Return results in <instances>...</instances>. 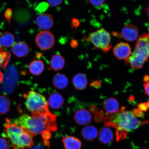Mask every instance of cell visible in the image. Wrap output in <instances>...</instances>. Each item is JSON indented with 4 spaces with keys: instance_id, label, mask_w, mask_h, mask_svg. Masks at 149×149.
<instances>
[{
    "instance_id": "cell-9",
    "label": "cell",
    "mask_w": 149,
    "mask_h": 149,
    "mask_svg": "<svg viewBox=\"0 0 149 149\" xmlns=\"http://www.w3.org/2000/svg\"><path fill=\"white\" fill-rule=\"evenodd\" d=\"M36 22L37 26L44 30L51 29L54 23L51 15L44 13L39 15L36 18Z\"/></svg>"
},
{
    "instance_id": "cell-27",
    "label": "cell",
    "mask_w": 149,
    "mask_h": 149,
    "mask_svg": "<svg viewBox=\"0 0 149 149\" xmlns=\"http://www.w3.org/2000/svg\"><path fill=\"white\" fill-rule=\"evenodd\" d=\"M0 149H10L8 141L3 138H0Z\"/></svg>"
},
{
    "instance_id": "cell-28",
    "label": "cell",
    "mask_w": 149,
    "mask_h": 149,
    "mask_svg": "<svg viewBox=\"0 0 149 149\" xmlns=\"http://www.w3.org/2000/svg\"><path fill=\"white\" fill-rule=\"evenodd\" d=\"M89 3L94 6L100 8L105 4L106 1H89Z\"/></svg>"
},
{
    "instance_id": "cell-15",
    "label": "cell",
    "mask_w": 149,
    "mask_h": 149,
    "mask_svg": "<svg viewBox=\"0 0 149 149\" xmlns=\"http://www.w3.org/2000/svg\"><path fill=\"white\" fill-rule=\"evenodd\" d=\"M72 84L74 88L81 90L86 88L88 81L84 74L79 73L74 76L72 79Z\"/></svg>"
},
{
    "instance_id": "cell-37",
    "label": "cell",
    "mask_w": 149,
    "mask_h": 149,
    "mask_svg": "<svg viewBox=\"0 0 149 149\" xmlns=\"http://www.w3.org/2000/svg\"><path fill=\"white\" fill-rule=\"evenodd\" d=\"M143 81L146 83L149 82V75H146L144 76Z\"/></svg>"
},
{
    "instance_id": "cell-1",
    "label": "cell",
    "mask_w": 149,
    "mask_h": 149,
    "mask_svg": "<svg viewBox=\"0 0 149 149\" xmlns=\"http://www.w3.org/2000/svg\"><path fill=\"white\" fill-rule=\"evenodd\" d=\"M14 123L26 129L33 136L46 131H55L57 129L56 115L50 112L21 115Z\"/></svg>"
},
{
    "instance_id": "cell-39",
    "label": "cell",
    "mask_w": 149,
    "mask_h": 149,
    "mask_svg": "<svg viewBox=\"0 0 149 149\" xmlns=\"http://www.w3.org/2000/svg\"><path fill=\"white\" fill-rule=\"evenodd\" d=\"M129 100L130 101L132 102L135 100V98L133 96H130L129 98Z\"/></svg>"
},
{
    "instance_id": "cell-10",
    "label": "cell",
    "mask_w": 149,
    "mask_h": 149,
    "mask_svg": "<svg viewBox=\"0 0 149 149\" xmlns=\"http://www.w3.org/2000/svg\"><path fill=\"white\" fill-rule=\"evenodd\" d=\"M139 30L134 25L128 24L123 28L121 33L122 37L128 41L132 42L138 38Z\"/></svg>"
},
{
    "instance_id": "cell-38",
    "label": "cell",
    "mask_w": 149,
    "mask_h": 149,
    "mask_svg": "<svg viewBox=\"0 0 149 149\" xmlns=\"http://www.w3.org/2000/svg\"><path fill=\"white\" fill-rule=\"evenodd\" d=\"M3 78V74L0 70V83L2 82Z\"/></svg>"
},
{
    "instance_id": "cell-2",
    "label": "cell",
    "mask_w": 149,
    "mask_h": 149,
    "mask_svg": "<svg viewBox=\"0 0 149 149\" xmlns=\"http://www.w3.org/2000/svg\"><path fill=\"white\" fill-rule=\"evenodd\" d=\"M125 109V108L122 107L116 113L108 114L104 121L106 126L116 128L117 141L125 138L128 132L148 123L137 120L131 112L126 111Z\"/></svg>"
},
{
    "instance_id": "cell-32",
    "label": "cell",
    "mask_w": 149,
    "mask_h": 149,
    "mask_svg": "<svg viewBox=\"0 0 149 149\" xmlns=\"http://www.w3.org/2000/svg\"><path fill=\"white\" fill-rule=\"evenodd\" d=\"M63 2V1H47L48 4L52 7H56L60 5Z\"/></svg>"
},
{
    "instance_id": "cell-34",
    "label": "cell",
    "mask_w": 149,
    "mask_h": 149,
    "mask_svg": "<svg viewBox=\"0 0 149 149\" xmlns=\"http://www.w3.org/2000/svg\"><path fill=\"white\" fill-rule=\"evenodd\" d=\"M78 45H79V42H78L77 40L73 39V40H71L70 45L72 48H75L77 47Z\"/></svg>"
},
{
    "instance_id": "cell-16",
    "label": "cell",
    "mask_w": 149,
    "mask_h": 149,
    "mask_svg": "<svg viewBox=\"0 0 149 149\" xmlns=\"http://www.w3.org/2000/svg\"><path fill=\"white\" fill-rule=\"evenodd\" d=\"M64 99L59 93H55L49 96L48 104L50 107L54 109H58L63 105Z\"/></svg>"
},
{
    "instance_id": "cell-24",
    "label": "cell",
    "mask_w": 149,
    "mask_h": 149,
    "mask_svg": "<svg viewBox=\"0 0 149 149\" xmlns=\"http://www.w3.org/2000/svg\"><path fill=\"white\" fill-rule=\"evenodd\" d=\"M10 54L0 47V68H5L10 61Z\"/></svg>"
},
{
    "instance_id": "cell-35",
    "label": "cell",
    "mask_w": 149,
    "mask_h": 149,
    "mask_svg": "<svg viewBox=\"0 0 149 149\" xmlns=\"http://www.w3.org/2000/svg\"><path fill=\"white\" fill-rule=\"evenodd\" d=\"M42 137L45 140H48L51 137V133H50L49 131H46L42 133Z\"/></svg>"
},
{
    "instance_id": "cell-4",
    "label": "cell",
    "mask_w": 149,
    "mask_h": 149,
    "mask_svg": "<svg viewBox=\"0 0 149 149\" xmlns=\"http://www.w3.org/2000/svg\"><path fill=\"white\" fill-rule=\"evenodd\" d=\"M25 105L31 115L49 111L48 102L45 97L40 93L31 91L24 95Z\"/></svg>"
},
{
    "instance_id": "cell-26",
    "label": "cell",
    "mask_w": 149,
    "mask_h": 149,
    "mask_svg": "<svg viewBox=\"0 0 149 149\" xmlns=\"http://www.w3.org/2000/svg\"><path fill=\"white\" fill-rule=\"evenodd\" d=\"M47 2H43L40 3L37 6L36 9L39 12L42 13L45 11L49 7Z\"/></svg>"
},
{
    "instance_id": "cell-22",
    "label": "cell",
    "mask_w": 149,
    "mask_h": 149,
    "mask_svg": "<svg viewBox=\"0 0 149 149\" xmlns=\"http://www.w3.org/2000/svg\"><path fill=\"white\" fill-rule=\"evenodd\" d=\"M44 68L43 61L41 60H35L30 64L29 70L33 75L38 76L43 72Z\"/></svg>"
},
{
    "instance_id": "cell-11",
    "label": "cell",
    "mask_w": 149,
    "mask_h": 149,
    "mask_svg": "<svg viewBox=\"0 0 149 149\" xmlns=\"http://www.w3.org/2000/svg\"><path fill=\"white\" fill-rule=\"evenodd\" d=\"M92 115L87 110L81 109L76 112L74 115V119L78 124L81 125H86L92 120Z\"/></svg>"
},
{
    "instance_id": "cell-23",
    "label": "cell",
    "mask_w": 149,
    "mask_h": 149,
    "mask_svg": "<svg viewBox=\"0 0 149 149\" xmlns=\"http://www.w3.org/2000/svg\"><path fill=\"white\" fill-rule=\"evenodd\" d=\"M11 102L7 96L0 95V114H4L7 113L10 109Z\"/></svg>"
},
{
    "instance_id": "cell-40",
    "label": "cell",
    "mask_w": 149,
    "mask_h": 149,
    "mask_svg": "<svg viewBox=\"0 0 149 149\" xmlns=\"http://www.w3.org/2000/svg\"><path fill=\"white\" fill-rule=\"evenodd\" d=\"M146 10H147V15H148V16L149 18V7L146 9Z\"/></svg>"
},
{
    "instance_id": "cell-41",
    "label": "cell",
    "mask_w": 149,
    "mask_h": 149,
    "mask_svg": "<svg viewBox=\"0 0 149 149\" xmlns=\"http://www.w3.org/2000/svg\"><path fill=\"white\" fill-rule=\"evenodd\" d=\"M147 105H148V109H149V101L147 102Z\"/></svg>"
},
{
    "instance_id": "cell-8",
    "label": "cell",
    "mask_w": 149,
    "mask_h": 149,
    "mask_svg": "<svg viewBox=\"0 0 149 149\" xmlns=\"http://www.w3.org/2000/svg\"><path fill=\"white\" fill-rule=\"evenodd\" d=\"M113 53L117 59L126 60L131 54V48L128 43L120 42L113 48Z\"/></svg>"
},
{
    "instance_id": "cell-12",
    "label": "cell",
    "mask_w": 149,
    "mask_h": 149,
    "mask_svg": "<svg viewBox=\"0 0 149 149\" xmlns=\"http://www.w3.org/2000/svg\"><path fill=\"white\" fill-rule=\"evenodd\" d=\"M29 48L26 43L19 42L16 43L12 48L13 53L18 57L25 56L29 54Z\"/></svg>"
},
{
    "instance_id": "cell-3",
    "label": "cell",
    "mask_w": 149,
    "mask_h": 149,
    "mask_svg": "<svg viewBox=\"0 0 149 149\" xmlns=\"http://www.w3.org/2000/svg\"><path fill=\"white\" fill-rule=\"evenodd\" d=\"M4 132L14 149L30 148L34 144L33 136L25 128L6 119Z\"/></svg>"
},
{
    "instance_id": "cell-20",
    "label": "cell",
    "mask_w": 149,
    "mask_h": 149,
    "mask_svg": "<svg viewBox=\"0 0 149 149\" xmlns=\"http://www.w3.org/2000/svg\"><path fill=\"white\" fill-rule=\"evenodd\" d=\"M15 39L12 33L6 31L0 35V45L3 47L8 48L14 45Z\"/></svg>"
},
{
    "instance_id": "cell-30",
    "label": "cell",
    "mask_w": 149,
    "mask_h": 149,
    "mask_svg": "<svg viewBox=\"0 0 149 149\" xmlns=\"http://www.w3.org/2000/svg\"><path fill=\"white\" fill-rule=\"evenodd\" d=\"M132 113L134 116L135 117H142L144 116V114L143 112L140 111L138 109H133Z\"/></svg>"
},
{
    "instance_id": "cell-31",
    "label": "cell",
    "mask_w": 149,
    "mask_h": 149,
    "mask_svg": "<svg viewBox=\"0 0 149 149\" xmlns=\"http://www.w3.org/2000/svg\"><path fill=\"white\" fill-rule=\"evenodd\" d=\"M12 15V10L10 8H8L6 10L5 13V16L7 21L9 23L10 22L11 17Z\"/></svg>"
},
{
    "instance_id": "cell-7",
    "label": "cell",
    "mask_w": 149,
    "mask_h": 149,
    "mask_svg": "<svg viewBox=\"0 0 149 149\" xmlns=\"http://www.w3.org/2000/svg\"><path fill=\"white\" fill-rule=\"evenodd\" d=\"M35 41L40 49L47 50L51 49L54 44V37L52 33L48 31H43L36 35Z\"/></svg>"
},
{
    "instance_id": "cell-21",
    "label": "cell",
    "mask_w": 149,
    "mask_h": 149,
    "mask_svg": "<svg viewBox=\"0 0 149 149\" xmlns=\"http://www.w3.org/2000/svg\"><path fill=\"white\" fill-rule=\"evenodd\" d=\"M81 134L84 139L86 140L92 141L97 137L98 132L95 127L89 125L86 126L83 128Z\"/></svg>"
},
{
    "instance_id": "cell-17",
    "label": "cell",
    "mask_w": 149,
    "mask_h": 149,
    "mask_svg": "<svg viewBox=\"0 0 149 149\" xmlns=\"http://www.w3.org/2000/svg\"><path fill=\"white\" fill-rule=\"evenodd\" d=\"M119 105L115 98L111 97L104 100V108L108 114H113L118 110Z\"/></svg>"
},
{
    "instance_id": "cell-5",
    "label": "cell",
    "mask_w": 149,
    "mask_h": 149,
    "mask_svg": "<svg viewBox=\"0 0 149 149\" xmlns=\"http://www.w3.org/2000/svg\"><path fill=\"white\" fill-rule=\"evenodd\" d=\"M85 40L91 42L96 49L107 53L111 49V36L109 32L103 28L91 33Z\"/></svg>"
},
{
    "instance_id": "cell-25",
    "label": "cell",
    "mask_w": 149,
    "mask_h": 149,
    "mask_svg": "<svg viewBox=\"0 0 149 149\" xmlns=\"http://www.w3.org/2000/svg\"><path fill=\"white\" fill-rule=\"evenodd\" d=\"M30 14L28 11L25 10V9H22L19 10L17 11L15 15V17L17 21L20 19L22 17V18L21 22L27 21L28 19L30 17Z\"/></svg>"
},
{
    "instance_id": "cell-33",
    "label": "cell",
    "mask_w": 149,
    "mask_h": 149,
    "mask_svg": "<svg viewBox=\"0 0 149 149\" xmlns=\"http://www.w3.org/2000/svg\"><path fill=\"white\" fill-rule=\"evenodd\" d=\"M80 22L78 19L73 18L71 20V26L72 28H77L79 27Z\"/></svg>"
},
{
    "instance_id": "cell-19",
    "label": "cell",
    "mask_w": 149,
    "mask_h": 149,
    "mask_svg": "<svg viewBox=\"0 0 149 149\" xmlns=\"http://www.w3.org/2000/svg\"><path fill=\"white\" fill-rule=\"evenodd\" d=\"M68 83V78L64 74L57 73L54 76L53 85L56 88L62 89L66 88Z\"/></svg>"
},
{
    "instance_id": "cell-14",
    "label": "cell",
    "mask_w": 149,
    "mask_h": 149,
    "mask_svg": "<svg viewBox=\"0 0 149 149\" xmlns=\"http://www.w3.org/2000/svg\"><path fill=\"white\" fill-rule=\"evenodd\" d=\"M113 137V132L109 128L104 127L100 129L99 133V139L102 144H109L112 141Z\"/></svg>"
},
{
    "instance_id": "cell-18",
    "label": "cell",
    "mask_w": 149,
    "mask_h": 149,
    "mask_svg": "<svg viewBox=\"0 0 149 149\" xmlns=\"http://www.w3.org/2000/svg\"><path fill=\"white\" fill-rule=\"evenodd\" d=\"M65 63L64 57L59 54H57L52 56L50 61V65L52 70L57 71L62 70L64 68Z\"/></svg>"
},
{
    "instance_id": "cell-6",
    "label": "cell",
    "mask_w": 149,
    "mask_h": 149,
    "mask_svg": "<svg viewBox=\"0 0 149 149\" xmlns=\"http://www.w3.org/2000/svg\"><path fill=\"white\" fill-rule=\"evenodd\" d=\"M132 56L145 63L149 56V33H143L137 41Z\"/></svg>"
},
{
    "instance_id": "cell-13",
    "label": "cell",
    "mask_w": 149,
    "mask_h": 149,
    "mask_svg": "<svg viewBox=\"0 0 149 149\" xmlns=\"http://www.w3.org/2000/svg\"><path fill=\"white\" fill-rule=\"evenodd\" d=\"M62 142L65 149H80L81 143L79 139L70 136L64 137Z\"/></svg>"
},
{
    "instance_id": "cell-36",
    "label": "cell",
    "mask_w": 149,
    "mask_h": 149,
    "mask_svg": "<svg viewBox=\"0 0 149 149\" xmlns=\"http://www.w3.org/2000/svg\"><path fill=\"white\" fill-rule=\"evenodd\" d=\"M144 87L145 94L149 96V82L144 84Z\"/></svg>"
},
{
    "instance_id": "cell-29",
    "label": "cell",
    "mask_w": 149,
    "mask_h": 149,
    "mask_svg": "<svg viewBox=\"0 0 149 149\" xmlns=\"http://www.w3.org/2000/svg\"><path fill=\"white\" fill-rule=\"evenodd\" d=\"M138 109L142 112H146L148 111V108L147 102H141L138 105Z\"/></svg>"
}]
</instances>
